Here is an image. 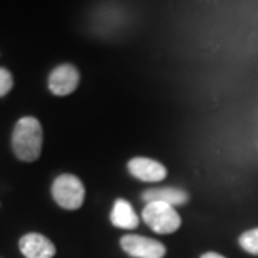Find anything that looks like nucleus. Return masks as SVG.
<instances>
[{"mask_svg": "<svg viewBox=\"0 0 258 258\" xmlns=\"http://www.w3.org/2000/svg\"><path fill=\"white\" fill-rule=\"evenodd\" d=\"M42 125L35 117H24L15 123L12 134V148L20 160H37L42 152Z\"/></svg>", "mask_w": 258, "mask_h": 258, "instance_id": "nucleus-1", "label": "nucleus"}, {"mask_svg": "<svg viewBox=\"0 0 258 258\" xmlns=\"http://www.w3.org/2000/svg\"><path fill=\"white\" fill-rule=\"evenodd\" d=\"M142 220L148 228L160 235H172L182 227L178 210L163 202H148L142 210Z\"/></svg>", "mask_w": 258, "mask_h": 258, "instance_id": "nucleus-2", "label": "nucleus"}, {"mask_svg": "<svg viewBox=\"0 0 258 258\" xmlns=\"http://www.w3.org/2000/svg\"><path fill=\"white\" fill-rule=\"evenodd\" d=\"M52 197L57 205L65 210H79L85 200V186L79 177L63 173L53 180Z\"/></svg>", "mask_w": 258, "mask_h": 258, "instance_id": "nucleus-3", "label": "nucleus"}, {"mask_svg": "<svg viewBox=\"0 0 258 258\" xmlns=\"http://www.w3.org/2000/svg\"><path fill=\"white\" fill-rule=\"evenodd\" d=\"M120 246L132 258H163L167 255V248L162 241L137 233L123 235L120 238Z\"/></svg>", "mask_w": 258, "mask_h": 258, "instance_id": "nucleus-4", "label": "nucleus"}, {"mask_svg": "<svg viewBox=\"0 0 258 258\" xmlns=\"http://www.w3.org/2000/svg\"><path fill=\"white\" fill-rule=\"evenodd\" d=\"M128 172L134 178L148 183H158L168 175L167 167L148 157H135L128 162Z\"/></svg>", "mask_w": 258, "mask_h": 258, "instance_id": "nucleus-5", "label": "nucleus"}, {"mask_svg": "<svg viewBox=\"0 0 258 258\" xmlns=\"http://www.w3.org/2000/svg\"><path fill=\"white\" fill-rule=\"evenodd\" d=\"M80 82V74L74 65L63 63L58 65L57 69L52 70V74L48 75V89L57 97H65L70 95L75 89L79 87Z\"/></svg>", "mask_w": 258, "mask_h": 258, "instance_id": "nucleus-6", "label": "nucleus"}, {"mask_svg": "<svg viewBox=\"0 0 258 258\" xmlns=\"http://www.w3.org/2000/svg\"><path fill=\"white\" fill-rule=\"evenodd\" d=\"M20 251L25 258H53L55 245L42 233H27L19 241Z\"/></svg>", "mask_w": 258, "mask_h": 258, "instance_id": "nucleus-7", "label": "nucleus"}, {"mask_svg": "<svg viewBox=\"0 0 258 258\" xmlns=\"http://www.w3.org/2000/svg\"><path fill=\"white\" fill-rule=\"evenodd\" d=\"M145 203L148 202H163L172 207H182L188 202V194L177 186H157V188H148L142 195Z\"/></svg>", "mask_w": 258, "mask_h": 258, "instance_id": "nucleus-8", "label": "nucleus"}, {"mask_svg": "<svg viewBox=\"0 0 258 258\" xmlns=\"http://www.w3.org/2000/svg\"><path fill=\"white\" fill-rule=\"evenodd\" d=\"M110 222L113 223V227H117V228L135 230L139 227L140 218L137 215V212L134 210V207L130 205V202L118 199L113 203V208L110 213Z\"/></svg>", "mask_w": 258, "mask_h": 258, "instance_id": "nucleus-9", "label": "nucleus"}, {"mask_svg": "<svg viewBox=\"0 0 258 258\" xmlns=\"http://www.w3.org/2000/svg\"><path fill=\"white\" fill-rule=\"evenodd\" d=\"M238 245L241 246V250H245L246 253L258 256V227L246 230L240 235Z\"/></svg>", "mask_w": 258, "mask_h": 258, "instance_id": "nucleus-10", "label": "nucleus"}, {"mask_svg": "<svg viewBox=\"0 0 258 258\" xmlns=\"http://www.w3.org/2000/svg\"><path fill=\"white\" fill-rule=\"evenodd\" d=\"M14 87V79L12 74L7 69H0V97H5L7 93L12 90Z\"/></svg>", "mask_w": 258, "mask_h": 258, "instance_id": "nucleus-11", "label": "nucleus"}, {"mask_svg": "<svg viewBox=\"0 0 258 258\" xmlns=\"http://www.w3.org/2000/svg\"><path fill=\"white\" fill-rule=\"evenodd\" d=\"M200 258H227V256L217 253V251H207V253H203Z\"/></svg>", "mask_w": 258, "mask_h": 258, "instance_id": "nucleus-12", "label": "nucleus"}]
</instances>
